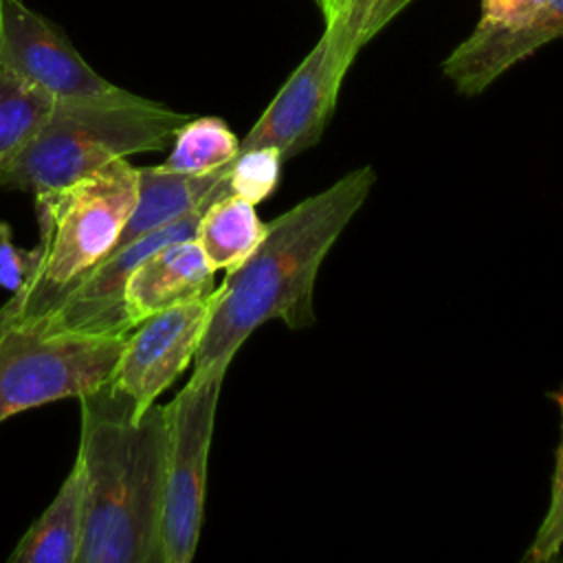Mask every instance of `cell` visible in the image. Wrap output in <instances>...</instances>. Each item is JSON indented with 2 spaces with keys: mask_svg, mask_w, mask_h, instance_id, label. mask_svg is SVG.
Returning <instances> with one entry per match:
<instances>
[{
  "mask_svg": "<svg viewBox=\"0 0 563 563\" xmlns=\"http://www.w3.org/2000/svg\"><path fill=\"white\" fill-rule=\"evenodd\" d=\"M189 114L128 90L55 101L35 136L0 165V187L35 196L64 189L117 158L163 150Z\"/></svg>",
  "mask_w": 563,
  "mask_h": 563,
  "instance_id": "277c9868",
  "label": "cell"
},
{
  "mask_svg": "<svg viewBox=\"0 0 563 563\" xmlns=\"http://www.w3.org/2000/svg\"><path fill=\"white\" fill-rule=\"evenodd\" d=\"M84 532V473L75 457L46 510L29 526L9 563H77Z\"/></svg>",
  "mask_w": 563,
  "mask_h": 563,
  "instance_id": "4fadbf2b",
  "label": "cell"
},
{
  "mask_svg": "<svg viewBox=\"0 0 563 563\" xmlns=\"http://www.w3.org/2000/svg\"><path fill=\"white\" fill-rule=\"evenodd\" d=\"M317 2H319L325 24H330L336 18V13L341 11V4H343V0H317Z\"/></svg>",
  "mask_w": 563,
  "mask_h": 563,
  "instance_id": "603a6c76",
  "label": "cell"
},
{
  "mask_svg": "<svg viewBox=\"0 0 563 563\" xmlns=\"http://www.w3.org/2000/svg\"><path fill=\"white\" fill-rule=\"evenodd\" d=\"M376 183L369 165L308 196L266 222L255 251L216 286L209 319L194 356V376L227 372L242 343L266 321L301 330L314 323L312 292L319 266L367 200Z\"/></svg>",
  "mask_w": 563,
  "mask_h": 563,
  "instance_id": "6da1fadb",
  "label": "cell"
},
{
  "mask_svg": "<svg viewBox=\"0 0 563 563\" xmlns=\"http://www.w3.org/2000/svg\"><path fill=\"white\" fill-rule=\"evenodd\" d=\"M0 66L53 99H95L121 88L79 55L64 31L24 0H0Z\"/></svg>",
  "mask_w": 563,
  "mask_h": 563,
  "instance_id": "ba28073f",
  "label": "cell"
},
{
  "mask_svg": "<svg viewBox=\"0 0 563 563\" xmlns=\"http://www.w3.org/2000/svg\"><path fill=\"white\" fill-rule=\"evenodd\" d=\"M125 336L42 332L15 325L0 332V422L62 398H79L110 380Z\"/></svg>",
  "mask_w": 563,
  "mask_h": 563,
  "instance_id": "5b68a950",
  "label": "cell"
},
{
  "mask_svg": "<svg viewBox=\"0 0 563 563\" xmlns=\"http://www.w3.org/2000/svg\"><path fill=\"white\" fill-rule=\"evenodd\" d=\"M284 158L275 147L242 150L231 161L229 185L231 196H240L253 205L266 200L279 185Z\"/></svg>",
  "mask_w": 563,
  "mask_h": 563,
  "instance_id": "e0dca14e",
  "label": "cell"
},
{
  "mask_svg": "<svg viewBox=\"0 0 563 563\" xmlns=\"http://www.w3.org/2000/svg\"><path fill=\"white\" fill-rule=\"evenodd\" d=\"M229 194L220 191L209 196L202 205L189 213L172 220L169 224L152 231L150 235L132 242L130 246L110 253L75 290H70L55 308L40 319L26 323L42 332H77V334H106L128 336L134 323L125 310V284L139 262H143L156 249L196 238L198 222L207 207Z\"/></svg>",
  "mask_w": 563,
  "mask_h": 563,
  "instance_id": "52a82bcc",
  "label": "cell"
},
{
  "mask_svg": "<svg viewBox=\"0 0 563 563\" xmlns=\"http://www.w3.org/2000/svg\"><path fill=\"white\" fill-rule=\"evenodd\" d=\"M266 235L255 205L240 196H224L202 213L196 242L213 271L240 266Z\"/></svg>",
  "mask_w": 563,
  "mask_h": 563,
  "instance_id": "5bb4252c",
  "label": "cell"
},
{
  "mask_svg": "<svg viewBox=\"0 0 563 563\" xmlns=\"http://www.w3.org/2000/svg\"><path fill=\"white\" fill-rule=\"evenodd\" d=\"M548 0H482V18L473 33L508 35L532 24Z\"/></svg>",
  "mask_w": 563,
  "mask_h": 563,
  "instance_id": "ffe728a7",
  "label": "cell"
},
{
  "mask_svg": "<svg viewBox=\"0 0 563 563\" xmlns=\"http://www.w3.org/2000/svg\"><path fill=\"white\" fill-rule=\"evenodd\" d=\"M35 264V246L20 249L13 242L11 227L0 222V286L15 292L29 277Z\"/></svg>",
  "mask_w": 563,
  "mask_h": 563,
  "instance_id": "44dd1931",
  "label": "cell"
},
{
  "mask_svg": "<svg viewBox=\"0 0 563 563\" xmlns=\"http://www.w3.org/2000/svg\"><path fill=\"white\" fill-rule=\"evenodd\" d=\"M345 75L347 68L334 59L328 37L321 35L246 136L240 139V152L275 147L286 163L317 145L334 112Z\"/></svg>",
  "mask_w": 563,
  "mask_h": 563,
  "instance_id": "30bf717a",
  "label": "cell"
},
{
  "mask_svg": "<svg viewBox=\"0 0 563 563\" xmlns=\"http://www.w3.org/2000/svg\"><path fill=\"white\" fill-rule=\"evenodd\" d=\"M411 0H376L367 26H365V44L383 29L387 26V22H391Z\"/></svg>",
  "mask_w": 563,
  "mask_h": 563,
  "instance_id": "7402d4cb",
  "label": "cell"
},
{
  "mask_svg": "<svg viewBox=\"0 0 563 563\" xmlns=\"http://www.w3.org/2000/svg\"><path fill=\"white\" fill-rule=\"evenodd\" d=\"M213 275L196 238L156 249L128 277L123 299L130 321L136 325L165 308L211 297Z\"/></svg>",
  "mask_w": 563,
  "mask_h": 563,
  "instance_id": "8fae6325",
  "label": "cell"
},
{
  "mask_svg": "<svg viewBox=\"0 0 563 563\" xmlns=\"http://www.w3.org/2000/svg\"><path fill=\"white\" fill-rule=\"evenodd\" d=\"M374 4L376 0H343L336 18L323 29L334 59L347 70L365 46V26Z\"/></svg>",
  "mask_w": 563,
  "mask_h": 563,
  "instance_id": "d6986e66",
  "label": "cell"
},
{
  "mask_svg": "<svg viewBox=\"0 0 563 563\" xmlns=\"http://www.w3.org/2000/svg\"><path fill=\"white\" fill-rule=\"evenodd\" d=\"M139 198V167L117 158L99 172L35 196L40 240L26 282L0 306V332L55 308L114 249Z\"/></svg>",
  "mask_w": 563,
  "mask_h": 563,
  "instance_id": "3957f363",
  "label": "cell"
},
{
  "mask_svg": "<svg viewBox=\"0 0 563 563\" xmlns=\"http://www.w3.org/2000/svg\"><path fill=\"white\" fill-rule=\"evenodd\" d=\"M55 101L48 92L0 66V165L35 136Z\"/></svg>",
  "mask_w": 563,
  "mask_h": 563,
  "instance_id": "2e32d148",
  "label": "cell"
},
{
  "mask_svg": "<svg viewBox=\"0 0 563 563\" xmlns=\"http://www.w3.org/2000/svg\"><path fill=\"white\" fill-rule=\"evenodd\" d=\"M224 374L222 369L200 376L191 374L176 398L165 405L169 435L161 517L163 563H189L198 548L207 462Z\"/></svg>",
  "mask_w": 563,
  "mask_h": 563,
  "instance_id": "8992f818",
  "label": "cell"
},
{
  "mask_svg": "<svg viewBox=\"0 0 563 563\" xmlns=\"http://www.w3.org/2000/svg\"><path fill=\"white\" fill-rule=\"evenodd\" d=\"M79 405L84 532L77 563H163L167 407L154 402L136 416L132 398L110 383L79 396Z\"/></svg>",
  "mask_w": 563,
  "mask_h": 563,
  "instance_id": "7a4b0ae2",
  "label": "cell"
},
{
  "mask_svg": "<svg viewBox=\"0 0 563 563\" xmlns=\"http://www.w3.org/2000/svg\"><path fill=\"white\" fill-rule=\"evenodd\" d=\"M559 37H563V0H548L539 18L521 31L508 35L471 33L442 62V73L460 95L475 97L508 68Z\"/></svg>",
  "mask_w": 563,
  "mask_h": 563,
  "instance_id": "7c38bea8",
  "label": "cell"
},
{
  "mask_svg": "<svg viewBox=\"0 0 563 563\" xmlns=\"http://www.w3.org/2000/svg\"><path fill=\"white\" fill-rule=\"evenodd\" d=\"M211 297L145 317L125 336L110 385L134 402L141 416L187 369L200 345Z\"/></svg>",
  "mask_w": 563,
  "mask_h": 563,
  "instance_id": "9c48e42d",
  "label": "cell"
},
{
  "mask_svg": "<svg viewBox=\"0 0 563 563\" xmlns=\"http://www.w3.org/2000/svg\"><path fill=\"white\" fill-rule=\"evenodd\" d=\"M550 398L559 407L561 416V440L554 455V471H552V486H550V504L543 515V521L523 554L528 563H545L559 556L563 548V387L552 391Z\"/></svg>",
  "mask_w": 563,
  "mask_h": 563,
  "instance_id": "ac0fdd59",
  "label": "cell"
},
{
  "mask_svg": "<svg viewBox=\"0 0 563 563\" xmlns=\"http://www.w3.org/2000/svg\"><path fill=\"white\" fill-rule=\"evenodd\" d=\"M172 141L169 156L158 165L172 174H209L231 163L240 152V139L218 117L185 121Z\"/></svg>",
  "mask_w": 563,
  "mask_h": 563,
  "instance_id": "9a60e30c",
  "label": "cell"
}]
</instances>
